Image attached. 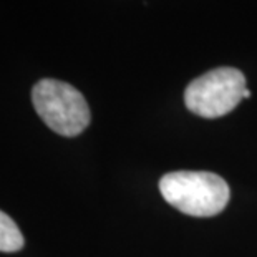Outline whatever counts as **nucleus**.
Returning a JSON list of instances; mask_svg holds the SVG:
<instances>
[{"label":"nucleus","instance_id":"obj_1","mask_svg":"<svg viewBox=\"0 0 257 257\" xmlns=\"http://www.w3.org/2000/svg\"><path fill=\"white\" fill-rule=\"evenodd\" d=\"M161 196L183 214L216 216L227 206L231 189L221 176L209 171H174L160 181Z\"/></svg>","mask_w":257,"mask_h":257},{"label":"nucleus","instance_id":"obj_2","mask_svg":"<svg viewBox=\"0 0 257 257\" xmlns=\"http://www.w3.org/2000/svg\"><path fill=\"white\" fill-rule=\"evenodd\" d=\"M35 111L52 131L72 138L83 133L91 114L85 96L65 81L45 78L37 81L32 90Z\"/></svg>","mask_w":257,"mask_h":257},{"label":"nucleus","instance_id":"obj_3","mask_svg":"<svg viewBox=\"0 0 257 257\" xmlns=\"http://www.w3.org/2000/svg\"><path fill=\"white\" fill-rule=\"evenodd\" d=\"M245 90V76L240 70L221 67L191 81L184 91V103L198 116L219 118L239 105Z\"/></svg>","mask_w":257,"mask_h":257},{"label":"nucleus","instance_id":"obj_4","mask_svg":"<svg viewBox=\"0 0 257 257\" xmlns=\"http://www.w3.org/2000/svg\"><path fill=\"white\" fill-rule=\"evenodd\" d=\"M24 247V236L14 219L4 211H0V250L2 252H17Z\"/></svg>","mask_w":257,"mask_h":257},{"label":"nucleus","instance_id":"obj_5","mask_svg":"<svg viewBox=\"0 0 257 257\" xmlns=\"http://www.w3.org/2000/svg\"><path fill=\"white\" fill-rule=\"evenodd\" d=\"M244 98H250V90H245L244 91Z\"/></svg>","mask_w":257,"mask_h":257}]
</instances>
